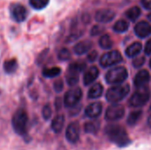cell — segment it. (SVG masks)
I'll use <instances>...</instances> for the list:
<instances>
[{"label": "cell", "instance_id": "cell-1", "mask_svg": "<svg viewBox=\"0 0 151 150\" xmlns=\"http://www.w3.org/2000/svg\"><path fill=\"white\" fill-rule=\"evenodd\" d=\"M108 139L117 146L123 148L131 143V140L124 127L119 125H109L105 128Z\"/></svg>", "mask_w": 151, "mask_h": 150}, {"label": "cell", "instance_id": "cell-2", "mask_svg": "<svg viewBox=\"0 0 151 150\" xmlns=\"http://www.w3.org/2000/svg\"><path fill=\"white\" fill-rule=\"evenodd\" d=\"M27 122H28V116L27 111L19 108L18 109L12 118V126L13 131L19 136H22L25 140L28 137L27 135ZM27 141V140H26Z\"/></svg>", "mask_w": 151, "mask_h": 150}, {"label": "cell", "instance_id": "cell-3", "mask_svg": "<svg viewBox=\"0 0 151 150\" xmlns=\"http://www.w3.org/2000/svg\"><path fill=\"white\" fill-rule=\"evenodd\" d=\"M130 91V87L128 84L126 85H119L111 87L108 89L106 93V99L108 102L116 103L123 100Z\"/></svg>", "mask_w": 151, "mask_h": 150}, {"label": "cell", "instance_id": "cell-4", "mask_svg": "<svg viewBox=\"0 0 151 150\" xmlns=\"http://www.w3.org/2000/svg\"><path fill=\"white\" fill-rule=\"evenodd\" d=\"M128 77L127 70L124 66H117L109 70L105 75V80L108 84L116 85L124 82Z\"/></svg>", "mask_w": 151, "mask_h": 150}, {"label": "cell", "instance_id": "cell-5", "mask_svg": "<svg viewBox=\"0 0 151 150\" xmlns=\"http://www.w3.org/2000/svg\"><path fill=\"white\" fill-rule=\"evenodd\" d=\"M150 96V92L147 87L140 88L136 92H134L132 95L128 103L131 107H134V108L142 107L149 102Z\"/></svg>", "mask_w": 151, "mask_h": 150}, {"label": "cell", "instance_id": "cell-6", "mask_svg": "<svg viewBox=\"0 0 151 150\" xmlns=\"http://www.w3.org/2000/svg\"><path fill=\"white\" fill-rule=\"evenodd\" d=\"M82 97V91L80 88H73L68 90L64 97V104L67 108L75 107Z\"/></svg>", "mask_w": 151, "mask_h": 150}, {"label": "cell", "instance_id": "cell-7", "mask_svg": "<svg viewBox=\"0 0 151 150\" xmlns=\"http://www.w3.org/2000/svg\"><path fill=\"white\" fill-rule=\"evenodd\" d=\"M123 61L122 55L118 50H111L104 54L100 59V65L103 67H109L119 64Z\"/></svg>", "mask_w": 151, "mask_h": 150}, {"label": "cell", "instance_id": "cell-8", "mask_svg": "<svg viewBox=\"0 0 151 150\" xmlns=\"http://www.w3.org/2000/svg\"><path fill=\"white\" fill-rule=\"evenodd\" d=\"M125 115V108L120 104L111 105L105 113V119L108 121H117L121 119Z\"/></svg>", "mask_w": 151, "mask_h": 150}, {"label": "cell", "instance_id": "cell-9", "mask_svg": "<svg viewBox=\"0 0 151 150\" xmlns=\"http://www.w3.org/2000/svg\"><path fill=\"white\" fill-rule=\"evenodd\" d=\"M80 132H81V128H80V125L77 121L70 123L65 131L66 140L70 143L75 144L76 142H78V141L80 139Z\"/></svg>", "mask_w": 151, "mask_h": 150}, {"label": "cell", "instance_id": "cell-10", "mask_svg": "<svg viewBox=\"0 0 151 150\" xmlns=\"http://www.w3.org/2000/svg\"><path fill=\"white\" fill-rule=\"evenodd\" d=\"M10 12L12 18L16 22H22L27 18V10L24 5L20 4H13L11 5Z\"/></svg>", "mask_w": 151, "mask_h": 150}, {"label": "cell", "instance_id": "cell-11", "mask_svg": "<svg viewBox=\"0 0 151 150\" xmlns=\"http://www.w3.org/2000/svg\"><path fill=\"white\" fill-rule=\"evenodd\" d=\"M116 13L111 9H101L96 13V20L100 23H108L114 19Z\"/></svg>", "mask_w": 151, "mask_h": 150}, {"label": "cell", "instance_id": "cell-12", "mask_svg": "<svg viewBox=\"0 0 151 150\" xmlns=\"http://www.w3.org/2000/svg\"><path fill=\"white\" fill-rule=\"evenodd\" d=\"M150 80V72L147 70H141L134 77V86L138 88L146 87V85Z\"/></svg>", "mask_w": 151, "mask_h": 150}, {"label": "cell", "instance_id": "cell-13", "mask_svg": "<svg viewBox=\"0 0 151 150\" xmlns=\"http://www.w3.org/2000/svg\"><path fill=\"white\" fill-rule=\"evenodd\" d=\"M134 33L140 38H146L151 34V26L149 22L146 21H140L134 27Z\"/></svg>", "mask_w": 151, "mask_h": 150}, {"label": "cell", "instance_id": "cell-14", "mask_svg": "<svg viewBox=\"0 0 151 150\" xmlns=\"http://www.w3.org/2000/svg\"><path fill=\"white\" fill-rule=\"evenodd\" d=\"M103 111V105L99 102L90 103L85 110V114L90 118H96L99 117Z\"/></svg>", "mask_w": 151, "mask_h": 150}, {"label": "cell", "instance_id": "cell-15", "mask_svg": "<svg viewBox=\"0 0 151 150\" xmlns=\"http://www.w3.org/2000/svg\"><path fill=\"white\" fill-rule=\"evenodd\" d=\"M99 75V70L96 66H91L89 67L87 72L84 74L83 77V82L85 86H88L92 84L98 77Z\"/></svg>", "mask_w": 151, "mask_h": 150}, {"label": "cell", "instance_id": "cell-16", "mask_svg": "<svg viewBox=\"0 0 151 150\" xmlns=\"http://www.w3.org/2000/svg\"><path fill=\"white\" fill-rule=\"evenodd\" d=\"M93 46L92 42L90 41H81L78 43L75 44V46L73 47V50L77 55H83L85 53H87Z\"/></svg>", "mask_w": 151, "mask_h": 150}, {"label": "cell", "instance_id": "cell-17", "mask_svg": "<svg viewBox=\"0 0 151 150\" xmlns=\"http://www.w3.org/2000/svg\"><path fill=\"white\" fill-rule=\"evenodd\" d=\"M86 69V63L82 61H76L72 63L67 70V73L76 74L79 75L81 72H82Z\"/></svg>", "mask_w": 151, "mask_h": 150}, {"label": "cell", "instance_id": "cell-18", "mask_svg": "<svg viewBox=\"0 0 151 150\" xmlns=\"http://www.w3.org/2000/svg\"><path fill=\"white\" fill-rule=\"evenodd\" d=\"M65 125V117L64 115H58L56 116L52 122H51V129L53 130L54 133H59Z\"/></svg>", "mask_w": 151, "mask_h": 150}, {"label": "cell", "instance_id": "cell-19", "mask_svg": "<svg viewBox=\"0 0 151 150\" xmlns=\"http://www.w3.org/2000/svg\"><path fill=\"white\" fill-rule=\"evenodd\" d=\"M142 50V43L139 42H135L127 47V49L126 50V54L128 57H134L141 53Z\"/></svg>", "mask_w": 151, "mask_h": 150}, {"label": "cell", "instance_id": "cell-20", "mask_svg": "<svg viewBox=\"0 0 151 150\" xmlns=\"http://www.w3.org/2000/svg\"><path fill=\"white\" fill-rule=\"evenodd\" d=\"M104 92V88L100 83H96L94 84L88 90V97L89 99H96L99 98Z\"/></svg>", "mask_w": 151, "mask_h": 150}, {"label": "cell", "instance_id": "cell-21", "mask_svg": "<svg viewBox=\"0 0 151 150\" xmlns=\"http://www.w3.org/2000/svg\"><path fill=\"white\" fill-rule=\"evenodd\" d=\"M17 68H18V62L15 58L6 60L4 63V70L8 74H12V73L15 72Z\"/></svg>", "mask_w": 151, "mask_h": 150}, {"label": "cell", "instance_id": "cell-22", "mask_svg": "<svg viewBox=\"0 0 151 150\" xmlns=\"http://www.w3.org/2000/svg\"><path fill=\"white\" fill-rule=\"evenodd\" d=\"M100 129V122L99 121H90L87 122L84 125V130L87 133H97Z\"/></svg>", "mask_w": 151, "mask_h": 150}, {"label": "cell", "instance_id": "cell-23", "mask_svg": "<svg viewBox=\"0 0 151 150\" xmlns=\"http://www.w3.org/2000/svg\"><path fill=\"white\" fill-rule=\"evenodd\" d=\"M142 111H133L129 114L128 118H127V124L131 126H135L139 121L140 119L142 118Z\"/></svg>", "mask_w": 151, "mask_h": 150}, {"label": "cell", "instance_id": "cell-24", "mask_svg": "<svg viewBox=\"0 0 151 150\" xmlns=\"http://www.w3.org/2000/svg\"><path fill=\"white\" fill-rule=\"evenodd\" d=\"M141 13H142L141 9L138 6H134L126 11V16L128 19H130L131 21L134 22L140 17Z\"/></svg>", "mask_w": 151, "mask_h": 150}, {"label": "cell", "instance_id": "cell-25", "mask_svg": "<svg viewBox=\"0 0 151 150\" xmlns=\"http://www.w3.org/2000/svg\"><path fill=\"white\" fill-rule=\"evenodd\" d=\"M99 45L104 50H109L113 45V41L109 34H104L99 39Z\"/></svg>", "mask_w": 151, "mask_h": 150}, {"label": "cell", "instance_id": "cell-26", "mask_svg": "<svg viewBox=\"0 0 151 150\" xmlns=\"http://www.w3.org/2000/svg\"><path fill=\"white\" fill-rule=\"evenodd\" d=\"M61 73V69L59 67H50L45 68L42 71V75L46 78H55Z\"/></svg>", "mask_w": 151, "mask_h": 150}, {"label": "cell", "instance_id": "cell-27", "mask_svg": "<svg viewBox=\"0 0 151 150\" xmlns=\"http://www.w3.org/2000/svg\"><path fill=\"white\" fill-rule=\"evenodd\" d=\"M128 28H129V23L124 19L118 20L113 26V29L117 33H124V32L127 31Z\"/></svg>", "mask_w": 151, "mask_h": 150}, {"label": "cell", "instance_id": "cell-28", "mask_svg": "<svg viewBox=\"0 0 151 150\" xmlns=\"http://www.w3.org/2000/svg\"><path fill=\"white\" fill-rule=\"evenodd\" d=\"M50 0H29L30 5L35 10H42L49 4Z\"/></svg>", "mask_w": 151, "mask_h": 150}, {"label": "cell", "instance_id": "cell-29", "mask_svg": "<svg viewBox=\"0 0 151 150\" xmlns=\"http://www.w3.org/2000/svg\"><path fill=\"white\" fill-rule=\"evenodd\" d=\"M58 59L61 61H67L71 57V52L68 49L63 48L58 51Z\"/></svg>", "mask_w": 151, "mask_h": 150}, {"label": "cell", "instance_id": "cell-30", "mask_svg": "<svg viewBox=\"0 0 151 150\" xmlns=\"http://www.w3.org/2000/svg\"><path fill=\"white\" fill-rule=\"evenodd\" d=\"M66 81L69 86H71V87L75 86L79 82V75L67 73L66 74Z\"/></svg>", "mask_w": 151, "mask_h": 150}, {"label": "cell", "instance_id": "cell-31", "mask_svg": "<svg viewBox=\"0 0 151 150\" xmlns=\"http://www.w3.org/2000/svg\"><path fill=\"white\" fill-rule=\"evenodd\" d=\"M42 118H43L45 120H49V119L51 118L52 111H51V108H50V106L49 104L44 105V107L42 108Z\"/></svg>", "mask_w": 151, "mask_h": 150}, {"label": "cell", "instance_id": "cell-32", "mask_svg": "<svg viewBox=\"0 0 151 150\" xmlns=\"http://www.w3.org/2000/svg\"><path fill=\"white\" fill-rule=\"evenodd\" d=\"M145 61H146V59H145L144 57H136V58L134 59L133 65H134V66L135 68H139V67H141V66H142L144 65Z\"/></svg>", "mask_w": 151, "mask_h": 150}, {"label": "cell", "instance_id": "cell-33", "mask_svg": "<svg viewBox=\"0 0 151 150\" xmlns=\"http://www.w3.org/2000/svg\"><path fill=\"white\" fill-rule=\"evenodd\" d=\"M64 88V82L61 79H58L55 82H54V90L57 92V93H60Z\"/></svg>", "mask_w": 151, "mask_h": 150}, {"label": "cell", "instance_id": "cell-34", "mask_svg": "<svg viewBox=\"0 0 151 150\" xmlns=\"http://www.w3.org/2000/svg\"><path fill=\"white\" fill-rule=\"evenodd\" d=\"M104 27H100V26H94L90 31V34L92 36H96V35H99L102 34V32L104 31Z\"/></svg>", "mask_w": 151, "mask_h": 150}, {"label": "cell", "instance_id": "cell-35", "mask_svg": "<svg viewBox=\"0 0 151 150\" xmlns=\"http://www.w3.org/2000/svg\"><path fill=\"white\" fill-rule=\"evenodd\" d=\"M97 51L96 50H92V51H90L89 53H88V60L89 61V62H94L96 59V57H97Z\"/></svg>", "mask_w": 151, "mask_h": 150}, {"label": "cell", "instance_id": "cell-36", "mask_svg": "<svg viewBox=\"0 0 151 150\" xmlns=\"http://www.w3.org/2000/svg\"><path fill=\"white\" fill-rule=\"evenodd\" d=\"M145 54L146 55H151V38L147 42L146 45H145V49H144Z\"/></svg>", "mask_w": 151, "mask_h": 150}, {"label": "cell", "instance_id": "cell-37", "mask_svg": "<svg viewBox=\"0 0 151 150\" xmlns=\"http://www.w3.org/2000/svg\"><path fill=\"white\" fill-rule=\"evenodd\" d=\"M142 4L146 9L148 10L151 9V0H142Z\"/></svg>", "mask_w": 151, "mask_h": 150}, {"label": "cell", "instance_id": "cell-38", "mask_svg": "<svg viewBox=\"0 0 151 150\" xmlns=\"http://www.w3.org/2000/svg\"><path fill=\"white\" fill-rule=\"evenodd\" d=\"M55 106H56V109L58 111L61 109V107H62V100H61V98H57L56 99V101H55Z\"/></svg>", "mask_w": 151, "mask_h": 150}, {"label": "cell", "instance_id": "cell-39", "mask_svg": "<svg viewBox=\"0 0 151 150\" xmlns=\"http://www.w3.org/2000/svg\"><path fill=\"white\" fill-rule=\"evenodd\" d=\"M148 124H149V126L151 127V116L149 118V119H148Z\"/></svg>", "mask_w": 151, "mask_h": 150}, {"label": "cell", "instance_id": "cell-40", "mask_svg": "<svg viewBox=\"0 0 151 150\" xmlns=\"http://www.w3.org/2000/svg\"><path fill=\"white\" fill-rule=\"evenodd\" d=\"M148 19H149L151 21V12L149 14V15H148Z\"/></svg>", "mask_w": 151, "mask_h": 150}, {"label": "cell", "instance_id": "cell-41", "mask_svg": "<svg viewBox=\"0 0 151 150\" xmlns=\"http://www.w3.org/2000/svg\"><path fill=\"white\" fill-rule=\"evenodd\" d=\"M150 68H151V60H150Z\"/></svg>", "mask_w": 151, "mask_h": 150}, {"label": "cell", "instance_id": "cell-42", "mask_svg": "<svg viewBox=\"0 0 151 150\" xmlns=\"http://www.w3.org/2000/svg\"><path fill=\"white\" fill-rule=\"evenodd\" d=\"M150 110H151V105H150Z\"/></svg>", "mask_w": 151, "mask_h": 150}]
</instances>
